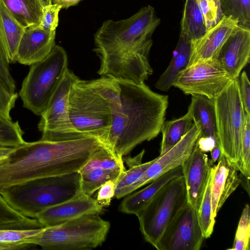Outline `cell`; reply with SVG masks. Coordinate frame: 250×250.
<instances>
[{"instance_id": "74e56055", "label": "cell", "mask_w": 250, "mask_h": 250, "mask_svg": "<svg viewBox=\"0 0 250 250\" xmlns=\"http://www.w3.org/2000/svg\"><path fill=\"white\" fill-rule=\"evenodd\" d=\"M62 9L60 5L56 4L51 3L44 6L38 26L46 31H56L59 23V13Z\"/></svg>"}, {"instance_id": "ac0fdd59", "label": "cell", "mask_w": 250, "mask_h": 250, "mask_svg": "<svg viewBox=\"0 0 250 250\" xmlns=\"http://www.w3.org/2000/svg\"><path fill=\"white\" fill-rule=\"evenodd\" d=\"M56 31H46L38 26L25 28L20 40L16 62L31 65L44 59L55 44Z\"/></svg>"}, {"instance_id": "836d02e7", "label": "cell", "mask_w": 250, "mask_h": 250, "mask_svg": "<svg viewBox=\"0 0 250 250\" xmlns=\"http://www.w3.org/2000/svg\"><path fill=\"white\" fill-rule=\"evenodd\" d=\"M250 208L246 204L238 224L232 247L229 250H250Z\"/></svg>"}, {"instance_id": "52a82bcc", "label": "cell", "mask_w": 250, "mask_h": 250, "mask_svg": "<svg viewBox=\"0 0 250 250\" xmlns=\"http://www.w3.org/2000/svg\"><path fill=\"white\" fill-rule=\"evenodd\" d=\"M68 68L66 51L58 45L44 59L31 65L19 92L23 107L41 116Z\"/></svg>"}, {"instance_id": "5bb4252c", "label": "cell", "mask_w": 250, "mask_h": 250, "mask_svg": "<svg viewBox=\"0 0 250 250\" xmlns=\"http://www.w3.org/2000/svg\"><path fill=\"white\" fill-rule=\"evenodd\" d=\"M213 164L206 153L195 145L189 157L183 163L182 175L187 202L196 210L200 208Z\"/></svg>"}, {"instance_id": "e0dca14e", "label": "cell", "mask_w": 250, "mask_h": 250, "mask_svg": "<svg viewBox=\"0 0 250 250\" xmlns=\"http://www.w3.org/2000/svg\"><path fill=\"white\" fill-rule=\"evenodd\" d=\"M237 26L236 20L224 16L217 24L191 43V53L188 66L201 62L216 60L223 45Z\"/></svg>"}, {"instance_id": "7402d4cb", "label": "cell", "mask_w": 250, "mask_h": 250, "mask_svg": "<svg viewBox=\"0 0 250 250\" xmlns=\"http://www.w3.org/2000/svg\"><path fill=\"white\" fill-rule=\"evenodd\" d=\"M191 96L188 109L193 123L201 131L200 136L212 137L218 140L214 99L201 95Z\"/></svg>"}, {"instance_id": "d590c367", "label": "cell", "mask_w": 250, "mask_h": 250, "mask_svg": "<svg viewBox=\"0 0 250 250\" xmlns=\"http://www.w3.org/2000/svg\"><path fill=\"white\" fill-rule=\"evenodd\" d=\"M241 165L240 172L250 176V115L245 113L241 136Z\"/></svg>"}, {"instance_id": "4dcf8cb0", "label": "cell", "mask_w": 250, "mask_h": 250, "mask_svg": "<svg viewBox=\"0 0 250 250\" xmlns=\"http://www.w3.org/2000/svg\"><path fill=\"white\" fill-rule=\"evenodd\" d=\"M215 165L210 169V175L202 203L197 212L198 219L204 238H209L212 233L215 219L212 215L211 189Z\"/></svg>"}, {"instance_id": "d4e9b609", "label": "cell", "mask_w": 250, "mask_h": 250, "mask_svg": "<svg viewBox=\"0 0 250 250\" xmlns=\"http://www.w3.org/2000/svg\"><path fill=\"white\" fill-rule=\"evenodd\" d=\"M180 23V34L187 37L191 43L206 33L207 29L196 0H185Z\"/></svg>"}, {"instance_id": "f35d334b", "label": "cell", "mask_w": 250, "mask_h": 250, "mask_svg": "<svg viewBox=\"0 0 250 250\" xmlns=\"http://www.w3.org/2000/svg\"><path fill=\"white\" fill-rule=\"evenodd\" d=\"M9 62L0 43V82L10 93H17L16 85L10 70Z\"/></svg>"}, {"instance_id": "83f0119b", "label": "cell", "mask_w": 250, "mask_h": 250, "mask_svg": "<svg viewBox=\"0 0 250 250\" xmlns=\"http://www.w3.org/2000/svg\"><path fill=\"white\" fill-rule=\"evenodd\" d=\"M43 228H0V250H20L31 248L34 245L27 243L26 240L40 233Z\"/></svg>"}, {"instance_id": "d6a6232c", "label": "cell", "mask_w": 250, "mask_h": 250, "mask_svg": "<svg viewBox=\"0 0 250 250\" xmlns=\"http://www.w3.org/2000/svg\"><path fill=\"white\" fill-rule=\"evenodd\" d=\"M224 16L231 17L239 26L250 29V0H221Z\"/></svg>"}, {"instance_id": "3957f363", "label": "cell", "mask_w": 250, "mask_h": 250, "mask_svg": "<svg viewBox=\"0 0 250 250\" xmlns=\"http://www.w3.org/2000/svg\"><path fill=\"white\" fill-rule=\"evenodd\" d=\"M111 154L116 155L104 141L92 136L25 142L0 162V188L79 171L90 160Z\"/></svg>"}, {"instance_id": "f1b7e54d", "label": "cell", "mask_w": 250, "mask_h": 250, "mask_svg": "<svg viewBox=\"0 0 250 250\" xmlns=\"http://www.w3.org/2000/svg\"><path fill=\"white\" fill-rule=\"evenodd\" d=\"M0 228L36 229L43 227L36 219L24 216L15 210L0 193Z\"/></svg>"}, {"instance_id": "4316f807", "label": "cell", "mask_w": 250, "mask_h": 250, "mask_svg": "<svg viewBox=\"0 0 250 250\" xmlns=\"http://www.w3.org/2000/svg\"><path fill=\"white\" fill-rule=\"evenodd\" d=\"M144 153L145 150L143 149L133 158H125L129 169L124 170L117 180L114 195L117 199H120L126 196V193L128 188L141 177L156 160V158L149 162L142 163V160Z\"/></svg>"}, {"instance_id": "d6986e66", "label": "cell", "mask_w": 250, "mask_h": 250, "mask_svg": "<svg viewBox=\"0 0 250 250\" xmlns=\"http://www.w3.org/2000/svg\"><path fill=\"white\" fill-rule=\"evenodd\" d=\"M215 167L211 189L212 215L217 214L229 197L241 184L238 170L221 154Z\"/></svg>"}, {"instance_id": "7dc6e473", "label": "cell", "mask_w": 250, "mask_h": 250, "mask_svg": "<svg viewBox=\"0 0 250 250\" xmlns=\"http://www.w3.org/2000/svg\"><path fill=\"white\" fill-rule=\"evenodd\" d=\"M39 0L42 2V5H43L44 7L46 5L50 4L52 3V0Z\"/></svg>"}, {"instance_id": "9c48e42d", "label": "cell", "mask_w": 250, "mask_h": 250, "mask_svg": "<svg viewBox=\"0 0 250 250\" xmlns=\"http://www.w3.org/2000/svg\"><path fill=\"white\" fill-rule=\"evenodd\" d=\"M187 203L183 175L165 185L136 215L145 239L155 248L167 227Z\"/></svg>"}, {"instance_id": "cb8c5ba5", "label": "cell", "mask_w": 250, "mask_h": 250, "mask_svg": "<svg viewBox=\"0 0 250 250\" xmlns=\"http://www.w3.org/2000/svg\"><path fill=\"white\" fill-rule=\"evenodd\" d=\"M18 23L24 29L39 25L43 5L39 0H2Z\"/></svg>"}, {"instance_id": "bcb514c9", "label": "cell", "mask_w": 250, "mask_h": 250, "mask_svg": "<svg viewBox=\"0 0 250 250\" xmlns=\"http://www.w3.org/2000/svg\"><path fill=\"white\" fill-rule=\"evenodd\" d=\"M15 147H0V162L6 158Z\"/></svg>"}, {"instance_id": "6da1fadb", "label": "cell", "mask_w": 250, "mask_h": 250, "mask_svg": "<svg viewBox=\"0 0 250 250\" xmlns=\"http://www.w3.org/2000/svg\"><path fill=\"white\" fill-rule=\"evenodd\" d=\"M85 81L107 104L112 125L106 144L119 158L142 143L156 137L165 121L167 95L157 93L144 83L101 76Z\"/></svg>"}, {"instance_id": "60d3db41", "label": "cell", "mask_w": 250, "mask_h": 250, "mask_svg": "<svg viewBox=\"0 0 250 250\" xmlns=\"http://www.w3.org/2000/svg\"><path fill=\"white\" fill-rule=\"evenodd\" d=\"M239 92L245 112L250 115V83L245 71L238 78Z\"/></svg>"}, {"instance_id": "f6af8a7d", "label": "cell", "mask_w": 250, "mask_h": 250, "mask_svg": "<svg viewBox=\"0 0 250 250\" xmlns=\"http://www.w3.org/2000/svg\"><path fill=\"white\" fill-rule=\"evenodd\" d=\"M211 154V162L214 164L218 160L221 154V149L218 144L216 145L210 151Z\"/></svg>"}, {"instance_id": "44dd1931", "label": "cell", "mask_w": 250, "mask_h": 250, "mask_svg": "<svg viewBox=\"0 0 250 250\" xmlns=\"http://www.w3.org/2000/svg\"><path fill=\"white\" fill-rule=\"evenodd\" d=\"M192 49L191 41L180 33L171 61L166 70L160 75L155 87L163 91H168L173 85L178 75L188 66Z\"/></svg>"}, {"instance_id": "7a4b0ae2", "label": "cell", "mask_w": 250, "mask_h": 250, "mask_svg": "<svg viewBox=\"0 0 250 250\" xmlns=\"http://www.w3.org/2000/svg\"><path fill=\"white\" fill-rule=\"evenodd\" d=\"M160 22L150 5L127 19L104 21L94 36L93 51L100 61L98 74L145 83L153 73L148 57L152 34Z\"/></svg>"}, {"instance_id": "603a6c76", "label": "cell", "mask_w": 250, "mask_h": 250, "mask_svg": "<svg viewBox=\"0 0 250 250\" xmlns=\"http://www.w3.org/2000/svg\"><path fill=\"white\" fill-rule=\"evenodd\" d=\"M24 30L0 0V43L9 63L16 62L18 47Z\"/></svg>"}, {"instance_id": "b9f144b4", "label": "cell", "mask_w": 250, "mask_h": 250, "mask_svg": "<svg viewBox=\"0 0 250 250\" xmlns=\"http://www.w3.org/2000/svg\"><path fill=\"white\" fill-rule=\"evenodd\" d=\"M116 182L115 180H109L98 189L96 200L103 207L109 205L114 197Z\"/></svg>"}, {"instance_id": "f546056e", "label": "cell", "mask_w": 250, "mask_h": 250, "mask_svg": "<svg viewBox=\"0 0 250 250\" xmlns=\"http://www.w3.org/2000/svg\"><path fill=\"white\" fill-rule=\"evenodd\" d=\"M125 169L96 168L81 175V190L84 194L91 195L106 182L117 181Z\"/></svg>"}, {"instance_id": "5b68a950", "label": "cell", "mask_w": 250, "mask_h": 250, "mask_svg": "<svg viewBox=\"0 0 250 250\" xmlns=\"http://www.w3.org/2000/svg\"><path fill=\"white\" fill-rule=\"evenodd\" d=\"M110 227L109 222L99 214H89L44 227L40 233L26 242L47 250H91L104 242Z\"/></svg>"}, {"instance_id": "2e32d148", "label": "cell", "mask_w": 250, "mask_h": 250, "mask_svg": "<svg viewBox=\"0 0 250 250\" xmlns=\"http://www.w3.org/2000/svg\"><path fill=\"white\" fill-rule=\"evenodd\" d=\"M250 29L238 25L221 47L216 60L234 79L250 62Z\"/></svg>"}, {"instance_id": "7bdbcfd3", "label": "cell", "mask_w": 250, "mask_h": 250, "mask_svg": "<svg viewBox=\"0 0 250 250\" xmlns=\"http://www.w3.org/2000/svg\"><path fill=\"white\" fill-rule=\"evenodd\" d=\"M217 144L219 145L218 140L209 136H199L196 142V145L198 148L205 153L210 152Z\"/></svg>"}, {"instance_id": "9a60e30c", "label": "cell", "mask_w": 250, "mask_h": 250, "mask_svg": "<svg viewBox=\"0 0 250 250\" xmlns=\"http://www.w3.org/2000/svg\"><path fill=\"white\" fill-rule=\"evenodd\" d=\"M103 207L96 199L81 192L70 200L48 208L35 219L43 227L60 225L89 214H100Z\"/></svg>"}, {"instance_id": "ba28073f", "label": "cell", "mask_w": 250, "mask_h": 250, "mask_svg": "<svg viewBox=\"0 0 250 250\" xmlns=\"http://www.w3.org/2000/svg\"><path fill=\"white\" fill-rule=\"evenodd\" d=\"M214 101L221 154L240 172L241 136L246 112L240 97L238 78L234 79Z\"/></svg>"}, {"instance_id": "8992f818", "label": "cell", "mask_w": 250, "mask_h": 250, "mask_svg": "<svg viewBox=\"0 0 250 250\" xmlns=\"http://www.w3.org/2000/svg\"><path fill=\"white\" fill-rule=\"evenodd\" d=\"M68 111L75 137H95L106 144L112 125L109 107L84 80L78 78L73 83L69 94Z\"/></svg>"}, {"instance_id": "8d00e7d4", "label": "cell", "mask_w": 250, "mask_h": 250, "mask_svg": "<svg viewBox=\"0 0 250 250\" xmlns=\"http://www.w3.org/2000/svg\"><path fill=\"white\" fill-rule=\"evenodd\" d=\"M123 161V158L112 154L100 156L89 161L79 171L83 175L96 168L125 169Z\"/></svg>"}, {"instance_id": "ee69618b", "label": "cell", "mask_w": 250, "mask_h": 250, "mask_svg": "<svg viewBox=\"0 0 250 250\" xmlns=\"http://www.w3.org/2000/svg\"><path fill=\"white\" fill-rule=\"evenodd\" d=\"M81 0H52V4L60 5L62 9H66L78 4Z\"/></svg>"}, {"instance_id": "30bf717a", "label": "cell", "mask_w": 250, "mask_h": 250, "mask_svg": "<svg viewBox=\"0 0 250 250\" xmlns=\"http://www.w3.org/2000/svg\"><path fill=\"white\" fill-rule=\"evenodd\" d=\"M216 60L199 62L182 71L173 86L186 95L215 99L234 80Z\"/></svg>"}, {"instance_id": "ab89813d", "label": "cell", "mask_w": 250, "mask_h": 250, "mask_svg": "<svg viewBox=\"0 0 250 250\" xmlns=\"http://www.w3.org/2000/svg\"><path fill=\"white\" fill-rule=\"evenodd\" d=\"M18 97L17 93H10L0 82V115L12 120L10 112L15 107Z\"/></svg>"}, {"instance_id": "4fadbf2b", "label": "cell", "mask_w": 250, "mask_h": 250, "mask_svg": "<svg viewBox=\"0 0 250 250\" xmlns=\"http://www.w3.org/2000/svg\"><path fill=\"white\" fill-rule=\"evenodd\" d=\"M201 131L193 123L181 140L165 153L160 154L141 177L127 190L126 195L171 170L180 167L191 154Z\"/></svg>"}, {"instance_id": "277c9868", "label": "cell", "mask_w": 250, "mask_h": 250, "mask_svg": "<svg viewBox=\"0 0 250 250\" xmlns=\"http://www.w3.org/2000/svg\"><path fill=\"white\" fill-rule=\"evenodd\" d=\"M79 171L29 180L0 188L8 204L24 216L36 215L51 207L71 199L81 192Z\"/></svg>"}, {"instance_id": "e575fe53", "label": "cell", "mask_w": 250, "mask_h": 250, "mask_svg": "<svg viewBox=\"0 0 250 250\" xmlns=\"http://www.w3.org/2000/svg\"><path fill=\"white\" fill-rule=\"evenodd\" d=\"M207 30L217 24L224 16L221 0H196Z\"/></svg>"}, {"instance_id": "8fae6325", "label": "cell", "mask_w": 250, "mask_h": 250, "mask_svg": "<svg viewBox=\"0 0 250 250\" xmlns=\"http://www.w3.org/2000/svg\"><path fill=\"white\" fill-rule=\"evenodd\" d=\"M78 78L68 68L65 71L41 115L38 128L42 133V139L58 140L77 138L73 135L71 129L68 100L70 89Z\"/></svg>"}, {"instance_id": "ffe728a7", "label": "cell", "mask_w": 250, "mask_h": 250, "mask_svg": "<svg viewBox=\"0 0 250 250\" xmlns=\"http://www.w3.org/2000/svg\"><path fill=\"white\" fill-rule=\"evenodd\" d=\"M182 175V167H179L162 175L141 190L127 195L119 206L120 211L137 215L156 192L173 179Z\"/></svg>"}, {"instance_id": "7c38bea8", "label": "cell", "mask_w": 250, "mask_h": 250, "mask_svg": "<svg viewBox=\"0 0 250 250\" xmlns=\"http://www.w3.org/2000/svg\"><path fill=\"white\" fill-rule=\"evenodd\" d=\"M197 213L188 202L166 228L158 250H199L204 239Z\"/></svg>"}, {"instance_id": "484cf974", "label": "cell", "mask_w": 250, "mask_h": 250, "mask_svg": "<svg viewBox=\"0 0 250 250\" xmlns=\"http://www.w3.org/2000/svg\"><path fill=\"white\" fill-rule=\"evenodd\" d=\"M193 121L188 109L184 116L169 121H165L161 131L162 140L160 154H163L177 144L191 128Z\"/></svg>"}, {"instance_id": "1f68e13d", "label": "cell", "mask_w": 250, "mask_h": 250, "mask_svg": "<svg viewBox=\"0 0 250 250\" xmlns=\"http://www.w3.org/2000/svg\"><path fill=\"white\" fill-rule=\"evenodd\" d=\"M23 132L18 121L0 115V147H16L24 144Z\"/></svg>"}]
</instances>
